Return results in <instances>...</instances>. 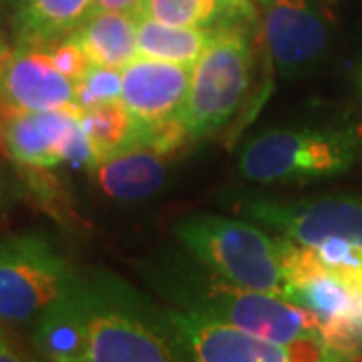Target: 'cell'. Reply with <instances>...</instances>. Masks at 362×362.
Wrapping results in <instances>:
<instances>
[{
	"label": "cell",
	"mask_w": 362,
	"mask_h": 362,
	"mask_svg": "<svg viewBox=\"0 0 362 362\" xmlns=\"http://www.w3.org/2000/svg\"><path fill=\"white\" fill-rule=\"evenodd\" d=\"M183 304V310L204 314L284 346L298 362H344L328 349L318 318L282 296L244 290L218 280L185 292Z\"/></svg>",
	"instance_id": "6da1fadb"
},
{
	"label": "cell",
	"mask_w": 362,
	"mask_h": 362,
	"mask_svg": "<svg viewBox=\"0 0 362 362\" xmlns=\"http://www.w3.org/2000/svg\"><path fill=\"white\" fill-rule=\"evenodd\" d=\"M175 235L218 280L286 298L280 238H270L252 221L195 214L175 223Z\"/></svg>",
	"instance_id": "7a4b0ae2"
},
{
	"label": "cell",
	"mask_w": 362,
	"mask_h": 362,
	"mask_svg": "<svg viewBox=\"0 0 362 362\" xmlns=\"http://www.w3.org/2000/svg\"><path fill=\"white\" fill-rule=\"evenodd\" d=\"M362 159L354 127L266 131L244 145L238 171L256 183H298L342 175Z\"/></svg>",
	"instance_id": "3957f363"
},
{
	"label": "cell",
	"mask_w": 362,
	"mask_h": 362,
	"mask_svg": "<svg viewBox=\"0 0 362 362\" xmlns=\"http://www.w3.org/2000/svg\"><path fill=\"white\" fill-rule=\"evenodd\" d=\"M240 23L218 26L192 66L187 99L180 113L189 139H202L223 127L250 89L254 52Z\"/></svg>",
	"instance_id": "277c9868"
},
{
	"label": "cell",
	"mask_w": 362,
	"mask_h": 362,
	"mask_svg": "<svg viewBox=\"0 0 362 362\" xmlns=\"http://www.w3.org/2000/svg\"><path fill=\"white\" fill-rule=\"evenodd\" d=\"M288 294L286 300L310 310L322 326L328 349L344 362L362 350V280L322 268L310 250L280 235Z\"/></svg>",
	"instance_id": "5b68a950"
},
{
	"label": "cell",
	"mask_w": 362,
	"mask_h": 362,
	"mask_svg": "<svg viewBox=\"0 0 362 362\" xmlns=\"http://www.w3.org/2000/svg\"><path fill=\"white\" fill-rule=\"evenodd\" d=\"M78 282L69 259L42 235L0 238V322L33 324Z\"/></svg>",
	"instance_id": "8992f818"
},
{
	"label": "cell",
	"mask_w": 362,
	"mask_h": 362,
	"mask_svg": "<svg viewBox=\"0 0 362 362\" xmlns=\"http://www.w3.org/2000/svg\"><path fill=\"white\" fill-rule=\"evenodd\" d=\"M83 362H185L175 340L135 302L87 284Z\"/></svg>",
	"instance_id": "52a82bcc"
},
{
	"label": "cell",
	"mask_w": 362,
	"mask_h": 362,
	"mask_svg": "<svg viewBox=\"0 0 362 362\" xmlns=\"http://www.w3.org/2000/svg\"><path fill=\"white\" fill-rule=\"evenodd\" d=\"M0 149L28 169H51L63 163L87 169L93 165L78 109L23 111L0 103Z\"/></svg>",
	"instance_id": "ba28073f"
},
{
	"label": "cell",
	"mask_w": 362,
	"mask_h": 362,
	"mask_svg": "<svg viewBox=\"0 0 362 362\" xmlns=\"http://www.w3.org/2000/svg\"><path fill=\"white\" fill-rule=\"evenodd\" d=\"M244 214L298 246L312 247L334 238L362 250V195H330L298 202L254 199L244 204Z\"/></svg>",
	"instance_id": "9c48e42d"
},
{
	"label": "cell",
	"mask_w": 362,
	"mask_h": 362,
	"mask_svg": "<svg viewBox=\"0 0 362 362\" xmlns=\"http://www.w3.org/2000/svg\"><path fill=\"white\" fill-rule=\"evenodd\" d=\"M262 37L284 75L302 73L326 51L330 14L324 0H262Z\"/></svg>",
	"instance_id": "30bf717a"
},
{
	"label": "cell",
	"mask_w": 362,
	"mask_h": 362,
	"mask_svg": "<svg viewBox=\"0 0 362 362\" xmlns=\"http://www.w3.org/2000/svg\"><path fill=\"white\" fill-rule=\"evenodd\" d=\"M189 81L192 66L137 57L121 71V103L153 131L180 117Z\"/></svg>",
	"instance_id": "8fae6325"
},
{
	"label": "cell",
	"mask_w": 362,
	"mask_h": 362,
	"mask_svg": "<svg viewBox=\"0 0 362 362\" xmlns=\"http://www.w3.org/2000/svg\"><path fill=\"white\" fill-rule=\"evenodd\" d=\"M0 103L23 111L77 109L75 83L52 65L45 49L14 47L0 69Z\"/></svg>",
	"instance_id": "7c38bea8"
},
{
	"label": "cell",
	"mask_w": 362,
	"mask_h": 362,
	"mask_svg": "<svg viewBox=\"0 0 362 362\" xmlns=\"http://www.w3.org/2000/svg\"><path fill=\"white\" fill-rule=\"evenodd\" d=\"M169 322L194 362H298L284 346L197 312H171Z\"/></svg>",
	"instance_id": "4fadbf2b"
},
{
	"label": "cell",
	"mask_w": 362,
	"mask_h": 362,
	"mask_svg": "<svg viewBox=\"0 0 362 362\" xmlns=\"http://www.w3.org/2000/svg\"><path fill=\"white\" fill-rule=\"evenodd\" d=\"M97 189L115 202H141L165 183V153L141 143L95 161L89 168Z\"/></svg>",
	"instance_id": "5bb4252c"
},
{
	"label": "cell",
	"mask_w": 362,
	"mask_h": 362,
	"mask_svg": "<svg viewBox=\"0 0 362 362\" xmlns=\"http://www.w3.org/2000/svg\"><path fill=\"white\" fill-rule=\"evenodd\" d=\"M87 284L78 286L33 322V344L45 362H83Z\"/></svg>",
	"instance_id": "9a60e30c"
},
{
	"label": "cell",
	"mask_w": 362,
	"mask_h": 362,
	"mask_svg": "<svg viewBox=\"0 0 362 362\" xmlns=\"http://www.w3.org/2000/svg\"><path fill=\"white\" fill-rule=\"evenodd\" d=\"M90 11L93 0H18L14 42L16 47L47 49L71 37Z\"/></svg>",
	"instance_id": "2e32d148"
},
{
	"label": "cell",
	"mask_w": 362,
	"mask_h": 362,
	"mask_svg": "<svg viewBox=\"0 0 362 362\" xmlns=\"http://www.w3.org/2000/svg\"><path fill=\"white\" fill-rule=\"evenodd\" d=\"M71 37L83 47L93 65L123 71L137 59V14L90 13Z\"/></svg>",
	"instance_id": "e0dca14e"
},
{
	"label": "cell",
	"mask_w": 362,
	"mask_h": 362,
	"mask_svg": "<svg viewBox=\"0 0 362 362\" xmlns=\"http://www.w3.org/2000/svg\"><path fill=\"white\" fill-rule=\"evenodd\" d=\"M81 127L90 145L93 163L147 143L149 137L145 125L131 115L129 109L121 101L97 105L93 109L81 111Z\"/></svg>",
	"instance_id": "ac0fdd59"
},
{
	"label": "cell",
	"mask_w": 362,
	"mask_h": 362,
	"mask_svg": "<svg viewBox=\"0 0 362 362\" xmlns=\"http://www.w3.org/2000/svg\"><path fill=\"white\" fill-rule=\"evenodd\" d=\"M216 28L169 26L137 14V57L194 66Z\"/></svg>",
	"instance_id": "d6986e66"
},
{
	"label": "cell",
	"mask_w": 362,
	"mask_h": 362,
	"mask_svg": "<svg viewBox=\"0 0 362 362\" xmlns=\"http://www.w3.org/2000/svg\"><path fill=\"white\" fill-rule=\"evenodd\" d=\"M250 13L246 0H143L135 14L169 26L218 28Z\"/></svg>",
	"instance_id": "ffe728a7"
},
{
	"label": "cell",
	"mask_w": 362,
	"mask_h": 362,
	"mask_svg": "<svg viewBox=\"0 0 362 362\" xmlns=\"http://www.w3.org/2000/svg\"><path fill=\"white\" fill-rule=\"evenodd\" d=\"M113 101H121V71L93 65L87 75L75 83V105L78 111Z\"/></svg>",
	"instance_id": "44dd1931"
},
{
	"label": "cell",
	"mask_w": 362,
	"mask_h": 362,
	"mask_svg": "<svg viewBox=\"0 0 362 362\" xmlns=\"http://www.w3.org/2000/svg\"><path fill=\"white\" fill-rule=\"evenodd\" d=\"M45 51L49 52L52 65L57 66L66 78H71L73 83H78L93 66L87 52L83 51V47L73 37L59 40L51 47H47Z\"/></svg>",
	"instance_id": "7402d4cb"
},
{
	"label": "cell",
	"mask_w": 362,
	"mask_h": 362,
	"mask_svg": "<svg viewBox=\"0 0 362 362\" xmlns=\"http://www.w3.org/2000/svg\"><path fill=\"white\" fill-rule=\"evenodd\" d=\"M143 0H93L90 13L115 11V13H137Z\"/></svg>",
	"instance_id": "603a6c76"
},
{
	"label": "cell",
	"mask_w": 362,
	"mask_h": 362,
	"mask_svg": "<svg viewBox=\"0 0 362 362\" xmlns=\"http://www.w3.org/2000/svg\"><path fill=\"white\" fill-rule=\"evenodd\" d=\"M0 362H26L25 358L11 346V342L6 340V337L0 340Z\"/></svg>",
	"instance_id": "cb8c5ba5"
},
{
	"label": "cell",
	"mask_w": 362,
	"mask_h": 362,
	"mask_svg": "<svg viewBox=\"0 0 362 362\" xmlns=\"http://www.w3.org/2000/svg\"><path fill=\"white\" fill-rule=\"evenodd\" d=\"M11 47H8V42H6V39H4V35L0 33V69H2V65H4V61H6V57L11 54Z\"/></svg>",
	"instance_id": "d4e9b609"
},
{
	"label": "cell",
	"mask_w": 362,
	"mask_h": 362,
	"mask_svg": "<svg viewBox=\"0 0 362 362\" xmlns=\"http://www.w3.org/2000/svg\"><path fill=\"white\" fill-rule=\"evenodd\" d=\"M2 338H4V332H2V330H0V340H2Z\"/></svg>",
	"instance_id": "484cf974"
},
{
	"label": "cell",
	"mask_w": 362,
	"mask_h": 362,
	"mask_svg": "<svg viewBox=\"0 0 362 362\" xmlns=\"http://www.w3.org/2000/svg\"><path fill=\"white\" fill-rule=\"evenodd\" d=\"M361 90H362V73H361Z\"/></svg>",
	"instance_id": "4316f807"
},
{
	"label": "cell",
	"mask_w": 362,
	"mask_h": 362,
	"mask_svg": "<svg viewBox=\"0 0 362 362\" xmlns=\"http://www.w3.org/2000/svg\"><path fill=\"white\" fill-rule=\"evenodd\" d=\"M30 362H45V361H30Z\"/></svg>",
	"instance_id": "83f0119b"
},
{
	"label": "cell",
	"mask_w": 362,
	"mask_h": 362,
	"mask_svg": "<svg viewBox=\"0 0 362 362\" xmlns=\"http://www.w3.org/2000/svg\"><path fill=\"white\" fill-rule=\"evenodd\" d=\"M246 2H250V0H246Z\"/></svg>",
	"instance_id": "f1b7e54d"
}]
</instances>
